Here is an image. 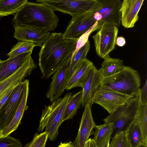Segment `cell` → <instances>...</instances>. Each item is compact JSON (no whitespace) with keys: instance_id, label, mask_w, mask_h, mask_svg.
Listing matches in <instances>:
<instances>
[{"instance_id":"6da1fadb","label":"cell","mask_w":147,"mask_h":147,"mask_svg":"<svg viewBox=\"0 0 147 147\" xmlns=\"http://www.w3.org/2000/svg\"><path fill=\"white\" fill-rule=\"evenodd\" d=\"M77 41L63 38V33H52L46 40L39 53L38 65L42 78H49L72 54Z\"/></svg>"},{"instance_id":"7a4b0ae2","label":"cell","mask_w":147,"mask_h":147,"mask_svg":"<svg viewBox=\"0 0 147 147\" xmlns=\"http://www.w3.org/2000/svg\"><path fill=\"white\" fill-rule=\"evenodd\" d=\"M59 19L54 11L42 3L28 1L15 13L12 21L13 27L36 28L49 32L57 27Z\"/></svg>"},{"instance_id":"3957f363","label":"cell","mask_w":147,"mask_h":147,"mask_svg":"<svg viewBox=\"0 0 147 147\" xmlns=\"http://www.w3.org/2000/svg\"><path fill=\"white\" fill-rule=\"evenodd\" d=\"M141 81L140 75L137 70L125 66L122 71L113 75L106 77L101 76L97 88L130 94L140 88Z\"/></svg>"},{"instance_id":"277c9868","label":"cell","mask_w":147,"mask_h":147,"mask_svg":"<svg viewBox=\"0 0 147 147\" xmlns=\"http://www.w3.org/2000/svg\"><path fill=\"white\" fill-rule=\"evenodd\" d=\"M72 94L71 92L66 93L63 97L59 98L51 105L45 106L42 111L38 130L41 132L45 127L51 141L55 140L58 135L65 109Z\"/></svg>"},{"instance_id":"5b68a950","label":"cell","mask_w":147,"mask_h":147,"mask_svg":"<svg viewBox=\"0 0 147 147\" xmlns=\"http://www.w3.org/2000/svg\"><path fill=\"white\" fill-rule=\"evenodd\" d=\"M140 88L132 94H127L98 88L94 93L92 104L96 103L100 105L111 114L118 108L137 100L140 96Z\"/></svg>"},{"instance_id":"8992f818","label":"cell","mask_w":147,"mask_h":147,"mask_svg":"<svg viewBox=\"0 0 147 147\" xmlns=\"http://www.w3.org/2000/svg\"><path fill=\"white\" fill-rule=\"evenodd\" d=\"M140 101V95L136 100L119 107L104 119V123H112L114 129L111 138L116 134L126 131L135 120Z\"/></svg>"},{"instance_id":"52a82bcc","label":"cell","mask_w":147,"mask_h":147,"mask_svg":"<svg viewBox=\"0 0 147 147\" xmlns=\"http://www.w3.org/2000/svg\"><path fill=\"white\" fill-rule=\"evenodd\" d=\"M98 5L97 0L91 9L72 16L63 33V38L77 41L82 35L92 28L96 22L94 19V14L97 10Z\"/></svg>"},{"instance_id":"ba28073f","label":"cell","mask_w":147,"mask_h":147,"mask_svg":"<svg viewBox=\"0 0 147 147\" xmlns=\"http://www.w3.org/2000/svg\"><path fill=\"white\" fill-rule=\"evenodd\" d=\"M97 31L92 38L96 53L103 59L115 48L118 28L112 24L105 23Z\"/></svg>"},{"instance_id":"9c48e42d","label":"cell","mask_w":147,"mask_h":147,"mask_svg":"<svg viewBox=\"0 0 147 147\" xmlns=\"http://www.w3.org/2000/svg\"><path fill=\"white\" fill-rule=\"evenodd\" d=\"M36 2L45 4L54 11H59L72 17L91 9L97 0H37Z\"/></svg>"},{"instance_id":"30bf717a","label":"cell","mask_w":147,"mask_h":147,"mask_svg":"<svg viewBox=\"0 0 147 147\" xmlns=\"http://www.w3.org/2000/svg\"><path fill=\"white\" fill-rule=\"evenodd\" d=\"M72 54L67 58L63 64L56 70L52 75V80L46 97L49 98L51 102L59 98L63 94L72 74L68 73Z\"/></svg>"},{"instance_id":"8fae6325","label":"cell","mask_w":147,"mask_h":147,"mask_svg":"<svg viewBox=\"0 0 147 147\" xmlns=\"http://www.w3.org/2000/svg\"><path fill=\"white\" fill-rule=\"evenodd\" d=\"M97 11L102 16L101 20L97 23L92 32L98 31L101 25L105 23L113 24L118 28L121 24V14L120 9L122 1L120 0H97Z\"/></svg>"},{"instance_id":"7c38bea8","label":"cell","mask_w":147,"mask_h":147,"mask_svg":"<svg viewBox=\"0 0 147 147\" xmlns=\"http://www.w3.org/2000/svg\"><path fill=\"white\" fill-rule=\"evenodd\" d=\"M24 89V80L17 85L0 110L1 131L11 122L22 98Z\"/></svg>"},{"instance_id":"4fadbf2b","label":"cell","mask_w":147,"mask_h":147,"mask_svg":"<svg viewBox=\"0 0 147 147\" xmlns=\"http://www.w3.org/2000/svg\"><path fill=\"white\" fill-rule=\"evenodd\" d=\"M96 125L92 117L91 106L89 104L85 107L76 138L72 143L74 147H85L86 142Z\"/></svg>"},{"instance_id":"5bb4252c","label":"cell","mask_w":147,"mask_h":147,"mask_svg":"<svg viewBox=\"0 0 147 147\" xmlns=\"http://www.w3.org/2000/svg\"><path fill=\"white\" fill-rule=\"evenodd\" d=\"M13 37L21 41L32 43L35 46L42 47L50 34L45 30L28 26H16Z\"/></svg>"},{"instance_id":"9a60e30c","label":"cell","mask_w":147,"mask_h":147,"mask_svg":"<svg viewBox=\"0 0 147 147\" xmlns=\"http://www.w3.org/2000/svg\"><path fill=\"white\" fill-rule=\"evenodd\" d=\"M144 0H123L120 9L121 23L127 28L135 26L139 20L138 13Z\"/></svg>"},{"instance_id":"2e32d148","label":"cell","mask_w":147,"mask_h":147,"mask_svg":"<svg viewBox=\"0 0 147 147\" xmlns=\"http://www.w3.org/2000/svg\"><path fill=\"white\" fill-rule=\"evenodd\" d=\"M36 65L32 56L14 73L0 82V98L9 88L22 82L36 68Z\"/></svg>"},{"instance_id":"e0dca14e","label":"cell","mask_w":147,"mask_h":147,"mask_svg":"<svg viewBox=\"0 0 147 147\" xmlns=\"http://www.w3.org/2000/svg\"><path fill=\"white\" fill-rule=\"evenodd\" d=\"M94 66L87 58L80 61L74 69L65 89L69 90L77 87L82 88Z\"/></svg>"},{"instance_id":"ac0fdd59","label":"cell","mask_w":147,"mask_h":147,"mask_svg":"<svg viewBox=\"0 0 147 147\" xmlns=\"http://www.w3.org/2000/svg\"><path fill=\"white\" fill-rule=\"evenodd\" d=\"M23 96L18 110L13 118L5 128L0 132V137L3 138L9 135L16 130L21 121L24 111L28 108L27 102L29 92V82L28 80H25Z\"/></svg>"},{"instance_id":"d6986e66","label":"cell","mask_w":147,"mask_h":147,"mask_svg":"<svg viewBox=\"0 0 147 147\" xmlns=\"http://www.w3.org/2000/svg\"><path fill=\"white\" fill-rule=\"evenodd\" d=\"M32 54L26 53L3 61L0 64V82L17 71L32 56Z\"/></svg>"},{"instance_id":"ffe728a7","label":"cell","mask_w":147,"mask_h":147,"mask_svg":"<svg viewBox=\"0 0 147 147\" xmlns=\"http://www.w3.org/2000/svg\"><path fill=\"white\" fill-rule=\"evenodd\" d=\"M101 74L98 69L94 66L91 69L88 77L82 88V107L87 104L91 107L94 92L99 84Z\"/></svg>"},{"instance_id":"44dd1931","label":"cell","mask_w":147,"mask_h":147,"mask_svg":"<svg viewBox=\"0 0 147 147\" xmlns=\"http://www.w3.org/2000/svg\"><path fill=\"white\" fill-rule=\"evenodd\" d=\"M104 61L98 70L103 77H108L122 71L124 68L123 61L119 58L111 57L108 55L104 57Z\"/></svg>"},{"instance_id":"7402d4cb","label":"cell","mask_w":147,"mask_h":147,"mask_svg":"<svg viewBox=\"0 0 147 147\" xmlns=\"http://www.w3.org/2000/svg\"><path fill=\"white\" fill-rule=\"evenodd\" d=\"M94 136L92 139L96 147H101L108 139H111L114 127L112 123H104L95 127Z\"/></svg>"},{"instance_id":"603a6c76","label":"cell","mask_w":147,"mask_h":147,"mask_svg":"<svg viewBox=\"0 0 147 147\" xmlns=\"http://www.w3.org/2000/svg\"><path fill=\"white\" fill-rule=\"evenodd\" d=\"M82 90L72 95L65 109L62 119L63 122L72 119L80 107L82 101Z\"/></svg>"},{"instance_id":"cb8c5ba5","label":"cell","mask_w":147,"mask_h":147,"mask_svg":"<svg viewBox=\"0 0 147 147\" xmlns=\"http://www.w3.org/2000/svg\"><path fill=\"white\" fill-rule=\"evenodd\" d=\"M28 1L27 0H0V16L16 13Z\"/></svg>"},{"instance_id":"d4e9b609","label":"cell","mask_w":147,"mask_h":147,"mask_svg":"<svg viewBox=\"0 0 147 147\" xmlns=\"http://www.w3.org/2000/svg\"><path fill=\"white\" fill-rule=\"evenodd\" d=\"M126 134L131 147H137L142 143L145 144L140 127L135 120L126 131Z\"/></svg>"},{"instance_id":"484cf974","label":"cell","mask_w":147,"mask_h":147,"mask_svg":"<svg viewBox=\"0 0 147 147\" xmlns=\"http://www.w3.org/2000/svg\"><path fill=\"white\" fill-rule=\"evenodd\" d=\"M135 121L141 130L144 143L147 144V104L140 102Z\"/></svg>"},{"instance_id":"4316f807","label":"cell","mask_w":147,"mask_h":147,"mask_svg":"<svg viewBox=\"0 0 147 147\" xmlns=\"http://www.w3.org/2000/svg\"><path fill=\"white\" fill-rule=\"evenodd\" d=\"M90 41L88 40L83 46L80 48L72 56L70 65L67 70L68 73L72 72L80 61L87 58V55L90 50Z\"/></svg>"},{"instance_id":"83f0119b","label":"cell","mask_w":147,"mask_h":147,"mask_svg":"<svg viewBox=\"0 0 147 147\" xmlns=\"http://www.w3.org/2000/svg\"><path fill=\"white\" fill-rule=\"evenodd\" d=\"M34 45L32 42L26 41H19L7 54L9 58L29 52H32Z\"/></svg>"},{"instance_id":"f1b7e54d","label":"cell","mask_w":147,"mask_h":147,"mask_svg":"<svg viewBox=\"0 0 147 147\" xmlns=\"http://www.w3.org/2000/svg\"><path fill=\"white\" fill-rule=\"evenodd\" d=\"M112 139L108 147H131L127 138L126 131L118 133Z\"/></svg>"},{"instance_id":"f546056e","label":"cell","mask_w":147,"mask_h":147,"mask_svg":"<svg viewBox=\"0 0 147 147\" xmlns=\"http://www.w3.org/2000/svg\"><path fill=\"white\" fill-rule=\"evenodd\" d=\"M48 137L46 131L40 134L36 133L31 141L26 144L25 147H45Z\"/></svg>"},{"instance_id":"4dcf8cb0","label":"cell","mask_w":147,"mask_h":147,"mask_svg":"<svg viewBox=\"0 0 147 147\" xmlns=\"http://www.w3.org/2000/svg\"><path fill=\"white\" fill-rule=\"evenodd\" d=\"M0 147H23L20 141L9 135L0 137Z\"/></svg>"},{"instance_id":"1f68e13d","label":"cell","mask_w":147,"mask_h":147,"mask_svg":"<svg viewBox=\"0 0 147 147\" xmlns=\"http://www.w3.org/2000/svg\"><path fill=\"white\" fill-rule=\"evenodd\" d=\"M17 85L13 86L9 88L0 98V110L7 100L13 89Z\"/></svg>"},{"instance_id":"d6a6232c","label":"cell","mask_w":147,"mask_h":147,"mask_svg":"<svg viewBox=\"0 0 147 147\" xmlns=\"http://www.w3.org/2000/svg\"><path fill=\"white\" fill-rule=\"evenodd\" d=\"M140 101L143 105L147 104V80L142 89L140 93Z\"/></svg>"},{"instance_id":"836d02e7","label":"cell","mask_w":147,"mask_h":147,"mask_svg":"<svg viewBox=\"0 0 147 147\" xmlns=\"http://www.w3.org/2000/svg\"><path fill=\"white\" fill-rule=\"evenodd\" d=\"M125 38L123 36L117 37L116 41V45L120 47L123 46L126 43Z\"/></svg>"},{"instance_id":"e575fe53","label":"cell","mask_w":147,"mask_h":147,"mask_svg":"<svg viewBox=\"0 0 147 147\" xmlns=\"http://www.w3.org/2000/svg\"><path fill=\"white\" fill-rule=\"evenodd\" d=\"M85 147H96V146L93 139L90 138L86 142Z\"/></svg>"},{"instance_id":"d590c367","label":"cell","mask_w":147,"mask_h":147,"mask_svg":"<svg viewBox=\"0 0 147 147\" xmlns=\"http://www.w3.org/2000/svg\"><path fill=\"white\" fill-rule=\"evenodd\" d=\"M58 147H74L71 142H69L63 143L61 142Z\"/></svg>"},{"instance_id":"8d00e7d4","label":"cell","mask_w":147,"mask_h":147,"mask_svg":"<svg viewBox=\"0 0 147 147\" xmlns=\"http://www.w3.org/2000/svg\"><path fill=\"white\" fill-rule=\"evenodd\" d=\"M110 139H107L101 147H108L109 144Z\"/></svg>"},{"instance_id":"74e56055","label":"cell","mask_w":147,"mask_h":147,"mask_svg":"<svg viewBox=\"0 0 147 147\" xmlns=\"http://www.w3.org/2000/svg\"><path fill=\"white\" fill-rule=\"evenodd\" d=\"M137 147H147V144L144 143H142L138 145Z\"/></svg>"},{"instance_id":"f35d334b","label":"cell","mask_w":147,"mask_h":147,"mask_svg":"<svg viewBox=\"0 0 147 147\" xmlns=\"http://www.w3.org/2000/svg\"><path fill=\"white\" fill-rule=\"evenodd\" d=\"M3 61L1 60L0 57V64L1 63L3 62Z\"/></svg>"},{"instance_id":"ab89813d","label":"cell","mask_w":147,"mask_h":147,"mask_svg":"<svg viewBox=\"0 0 147 147\" xmlns=\"http://www.w3.org/2000/svg\"><path fill=\"white\" fill-rule=\"evenodd\" d=\"M0 131H1V130H0Z\"/></svg>"}]
</instances>
